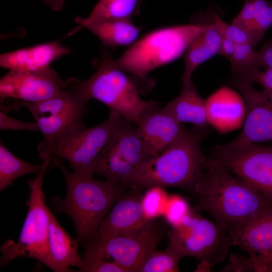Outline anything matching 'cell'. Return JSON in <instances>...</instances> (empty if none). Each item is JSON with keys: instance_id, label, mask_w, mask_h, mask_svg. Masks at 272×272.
<instances>
[{"instance_id": "obj_19", "label": "cell", "mask_w": 272, "mask_h": 272, "mask_svg": "<svg viewBox=\"0 0 272 272\" xmlns=\"http://www.w3.org/2000/svg\"><path fill=\"white\" fill-rule=\"evenodd\" d=\"M75 20L79 27L88 29L104 45L110 47L132 45L137 40L142 30L130 19L87 20L77 17Z\"/></svg>"}, {"instance_id": "obj_1", "label": "cell", "mask_w": 272, "mask_h": 272, "mask_svg": "<svg viewBox=\"0 0 272 272\" xmlns=\"http://www.w3.org/2000/svg\"><path fill=\"white\" fill-rule=\"evenodd\" d=\"M191 191L196 197L193 209L208 213L226 232L272 215V197L234 177L213 156L208 158Z\"/></svg>"}, {"instance_id": "obj_37", "label": "cell", "mask_w": 272, "mask_h": 272, "mask_svg": "<svg viewBox=\"0 0 272 272\" xmlns=\"http://www.w3.org/2000/svg\"><path fill=\"white\" fill-rule=\"evenodd\" d=\"M257 64L259 68L272 69V40L267 41L257 51Z\"/></svg>"}, {"instance_id": "obj_4", "label": "cell", "mask_w": 272, "mask_h": 272, "mask_svg": "<svg viewBox=\"0 0 272 272\" xmlns=\"http://www.w3.org/2000/svg\"><path fill=\"white\" fill-rule=\"evenodd\" d=\"M205 27L192 23L157 29L137 40L114 62L147 92L154 84L148 76L149 73L183 55L192 40Z\"/></svg>"}, {"instance_id": "obj_28", "label": "cell", "mask_w": 272, "mask_h": 272, "mask_svg": "<svg viewBox=\"0 0 272 272\" xmlns=\"http://www.w3.org/2000/svg\"><path fill=\"white\" fill-rule=\"evenodd\" d=\"M254 11L253 36L257 44L272 26V2L252 0Z\"/></svg>"}, {"instance_id": "obj_21", "label": "cell", "mask_w": 272, "mask_h": 272, "mask_svg": "<svg viewBox=\"0 0 272 272\" xmlns=\"http://www.w3.org/2000/svg\"><path fill=\"white\" fill-rule=\"evenodd\" d=\"M229 234L231 246H237L250 255L270 252L272 215L256 219Z\"/></svg>"}, {"instance_id": "obj_24", "label": "cell", "mask_w": 272, "mask_h": 272, "mask_svg": "<svg viewBox=\"0 0 272 272\" xmlns=\"http://www.w3.org/2000/svg\"><path fill=\"white\" fill-rule=\"evenodd\" d=\"M135 170L136 168L118 154L110 143L99 158L94 175H99L115 184L126 185Z\"/></svg>"}, {"instance_id": "obj_17", "label": "cell", "mask_w": 272, "mask_h": 272, "mask_svg": "<svg viewBox=\"0 0 272 272\" xmlns=\"http://www.w3.org/2000/svg\"><path fill=\"white\" fill-rule=\"evenodd\" d=\"M79 243L61 227L50 210L48 246L52 270L56 272L74 271L70 268L81 269L83 259L78 252Z\"/></svg>"}, {"instance_id": "obj_2", "label": "cell", "mask_w": 272, "mask_h": 272, "mask_svg": "<svg viewBox=\"0 0 272 272\" xmlns=\"http://www.w3.org/2000/svg\"><path fill=\"white\" fill-rule=\"evenodd\" d=\"M54 165L62 173L66 184L64 198L51 199V205L73 220L77 239L82 246L91 242L103 219L121 194L122 185L70 171L61 158L51 156Z\"/></svg>"}, {"instance_id": "obj_26", "label": "cell", "mask_w": 272, "mask_h": 272, "mask_svg": "<svg viewBox=\"0 0 272 272\" xmlns=\"http://www.w3.org/2000/svg\"><path fill=\"white\" fill-rule=\"evenodd\" d=\"M43 165V162L39 165L33 164L17 158L1 141L0 191L12 185L18 177L29 173H38Z\"/></svg>"}, {"instance_id": "obj_32", "label": "cell", "mask_w": 272, "mask_h": 272, "mask_svg": "<svg viewBox=\"0 0 272 272\" xmlns=\"http://www.w3.org/2000/svg\"><path fill=\"white\" fill-rule=\"evenodd\" d=\"M212 22L221 36H224L235 44L250 43L255 46L251 36L238 26L225 22L216 13L212 11Z\"/></svg>"}, {"instance_id": "obj_27", "label": "cell", "mask_w": 272, "mask_h": 272, "mask_svg": "<svg viewBox=\"0 0 272 272\" xmlns=\"http://www.w3.org/2000/svg\"><path fill=\"white\" fill-rule=\"evenodd\" d=\"M182 257L167 246L163 251L155 250L143 262L138 272H177Z\"/></svg>"}, {"instance_id": "obj_18", "label": "cell", "mask_w": 272, "mask_h": 272, "mask_svg": "<svg viewBox=\"0 0 272 272\" xmlns=\"http://www.w3.org/2000/svg\"><path fill=\"white\" fill-rule=\"evenodd\" d=\"M206 102L209 124L219 129L236 126L245 111L242 96L227 87L220 88Z\"/></svg>"}, {"instance_id": "obj_9", "label": "cell", "mask_w": 272, "mask_h": 272, "mask_svg": "<svg viewBox=\"0 0 272 272\" xmlns=\"http://www.w3.org/2000/svg\"><path fill=\"white\" fill-rule=\"evenodd\" d=\"M124 118L114 112L101 123L91 127L84 123L72 128L55 143L51 156L67 161L73 172L93 176L97 162L112 141Z\"/></svg>"}, {"instance_id": "obj_35", "label": "cell", "mask_w": 272, "mask_h": 272, "mask_svg": "<svg viewBox=\"0 0 272 272\" xmlns=\"http://www.w3.org/2000/svg\"><path fill=\"white\" fill-rule=\"evenodd\" d=\"M243 6L239 13L233 19L231 23L246 31L252 38L254 22V6L252 0H243Z\"/></svg>"}, {"instance_id": "obj_10", "label": "cell", "mask_w": 272, "mask_h": 272, "mask_svg": "<svg viewBox=\"0 0 272 272\" xmlns=\"http://www.w3.org/2000/svg\"><path fill=\"white\" fill-rule=\"evenodd\" d=\"M212 154L241 180L272 197V146L234 139Z\"/></svg>"}, {"instance_id": "obj_30", "label": "cell", "mask_w": 272, "mask_h": 272, "mask_svg": "<svg viewBox=\"0 0 272 272\" xmlns=\"http://www.w3.org/2000/svg\"><path fill=\"white\" fill-rule=\"evenodd\" d=\"M233 75L257 67V51L250 43L236 44L234 51L229 59Z\"/></svg>"}, {"instance_id": "obj_22", "label": "cell", "mask_w": 272, "mask_h": 272, "mask_svg": "<svg viewBox=\"0 0 272 272\" xmlns=\"http://www.w3.org/2000/svg\"><path fill=\"white\" fill-rule=\"evenodd\" d=\"M221 36L212 23L206 25L189 44L183 54L184 70L181 81L182 84L192 81L195 70L201 63L219 54Z\"/></svg>"}, {"instance_id": "obj_38", "label": "cell", "mask_w": 272, "mask_h": 272, "mask_svg": "<svg viewBox=\"0 0 272 272\" xmlns=\"http://www.w3.org/2000/svg\"><path fill=\"white\" fill-rule=\"evenodd\" d=\"M250 255L252 259L255 271H259L262 265L272 263V251L264 254Z\"/></svg>"}, {"instance_id": "obj_39", "label": "cell", "mask_w": 272, "mask_h": 272, "mask_svg": "<svg viewBox=\"0 0 272 272\" xmlns=\"http://www.w3.org/2000/svg\"><path fill=\"white\" fill-rule=\"evenodd\" d=\"M235 45L236 44L229 39L221 36V45L219 54L223 55L229 59L234 51Z\"/></svg>"}, {"instance_id": "obj_6", "label": "cell", "mask_w": 272, "mask_h": 272, "mask_svg": "<svg viewBox=\"0 0 272 272\" xmlns=\"http://www.w3.org/2000/svg\"><path fill=\"white\" fill-rule=\"evenodd\" d=\"M66 82V87L50 98L35 103L22 101L43 136L37 146L42 160L51 157L50 152L56 141L72 128L83 123L88 112V101L77 88L75 78Z\"/></svg>"}, {"instance_id": "obj_33", "label": "cell", "mask_w": 272, "mask_h": 272, "mask_svg": "<svg viewBox=\"0 0 272 272\" xmlns=\"http://www.w3.org/2000/svg\"><path fill=\"white\" fill-rule=\"evenodd\" d=\"M233 76L251 84H259L262 87V91L272 101V69L264 68L261 70L259 67H254L241 73L233 75Z\"/></svg>"}, {"instance_id": "obj_7", "label": "cell", "mask_w": 272, "mask_h": 272, "mask_svg": "<svg viewBox=\"0 0 272 272\" xmlns=\"http://www.w3.org/2000/svg\"><path fill=\"white\" fill-rule=\"evenodd\" d=\"M43 168L34 179L28 181L29 197L26 204L28 210L17 242L9 240L1 247V265H4L18 256L34 258L50 269L48 246L50 209L47 206L42 183L51 157L42 160Z\"/></svg>"}, {"instance_id": "obj_20", "label": "cell", "mask_w": 272, "mask_h": 272, "mask_svg": "<svg viewBox=\"0 0 272 272\" xmlns=\"http://www.w3.org/2000/svg\"><path fill=\"white\" fill-rule=\"evenodd\" d=\"M164 107L180 123L208 128L209 124L206 100L198 94L192 81L182 84L180 94Z\"/></svg>"}, {"instance_id": "obj_3", "label": "cell", "mask_w": 272, "mask_h": 272, "mask_svg": "<svg viewBox=\"0 0 272 272\" xmlns=\"http://www.w3.org/2000/svg\"><path fill=\"white\" fill-rule=\"evenodd\" d=\"M208 133V128L185 129L159 155L137 169L126 185L176 187L191 191L208 159L201 149Z\"/></svg>"}, {"instance_id": "obj_29", "label": "cell", "mask_w": 272, "mask_h": 272, "mask_svg": "<svg viewBox=\"0 0 272 272\" xmlns=\"http://www.w3.org/2000/svg\"><path fill=\"white\" fill-rule=\"evenodd\" d=\"M84 247L85 250L81 255L83 265L79 271L125 272L115 262L106 260L104 256L89 247Z\"/></svg>"}, {"instance_id": "obj_15", "label": "cell", "mask_w": 272, "mask_h": 272, "mask_svg": "<svg viewBox=\"0 0 272 272\" xmlns=\"http://www.w3.org/2000/svg\"><path fill=\"white\" fill-rule=\"evenodd\" d=\"M137 132L156 157L186 129L165 107L159 104L146 110L137 124Z\"/></svg>"}, {"instance_id": "obj_34", "label": "cell", "mask_w": 272, "mask_h": 272, "mask_svg": "<svg viewBox=\"0 0 272 272\" xmlns=\"http://www.w3.org/2000/svg\"><path fill=\"white\" fill-rule=\"evenodd\" d=\"M192 210L183 198L173 195L168 197L164 214L165 219L171 227H175Z\"/></svg>"}, {"instance_id": "obj_25", "label": "cell", "mask_w": 272, "mask_h": 272, "mask_svg": "<svg viewBox=\"0 0 272 272\" xmlns=\"http://www.w3.org/2000/svg\"><path fill=\"white\" fill-rule=\"evenodd\" d=\"M144 0H99L85 19H130L139 14Z\"/></svg>"}, {"instance_id": "obj_8", "label": "cell", "mask_w": 272, "mask_h": 272, "mask_svg": "<svg viewBox=\"0 0 272 272\" xmlns=\"http://www.w3.org/2000/svg\"><path fill=\"white\" fill-rule=\"evenodd\" d=\"M193 210L177 226L168 232V246L182 258L192 256L200 260L196 271H207L224 261L231 246L226 232L215 222Z\"/></svg>"}, {"instance_id": "obj_23", "label": "cell", "mask_w": 272, "mask_h": 272, "mask_svg": "<svg viewBox=\"0 0 272 272\" xmlns=\"http://www.w3.org/2000/svg\"><path fill=\"white\" fill-rule=\"evenodd\" d=\"M133 122L124 119L111 146L136 169L156 156L137 132Z\"/></svg>"}, {"instance_id": "obj_31", "label": "cell", "mask_w": 272, "mask_h": 272, "mask_svg": "<svg viewBox=\"0 0 272 272\" xmlns=\"http://www.w3.org/2000/svg\"><path fill=\"white\" fill-rule=\"evenodd\" d=\"M161 186H154L148 188V190L142 196V203L145 215L151 220L164 214L168 197Z\"/></svg>"}, {"instance_id": "obj_11", "label": "cell", "mask_w": 272, "mask_h": 272, "mask_svg": "<svg viewBox=\"0 0 272 272\" xmlns=\"http://www.w3.org/2000/svg\"><path fill=\"white\" fill-rule=\"evenodd\" d=\"M161 238V232L150 221L136 230L83 246L93 249L104 257H110L125 272H138L146 258L156 250Z\"/></svg>"}, {"instance_id": "obj_40", "label": "cell", "mask_w": 272, "mask_h": 272, "mask_svg": "<svg viewBox=\"0 0 272 272\" xmlns=\"http://www.w3.org/2000/svg\"><path fill=\"white\" fill-rule=\"evenodd\" d=\"M52 11H59L64 6V0H40Z\"/></svg>"}, {"instance_id": "obj_14", "label": "cell", "mask_w": 272, "mask_h": 272, "mask_svg": "<svg viewBox=\"0 0 272 272\" xmlns=\"http://www.w3.org/2000/svg\"><path fill=\"white\" fill-rule=\"evenodd\" d=\"M141 196L138 193H122L102 221L90 243L103 241L112 237L139 229L151 220L146 217Z\"/></svg>"}, {"instance_id": "obj_16", "label": "cell", "mask_w": 272, "mask_h": 272, "mask_svg": "<svg viewBox=\"0 0 272 272\" xmlns=\"http://www.w3.org/2000/svg\"><path fill=\"white\" fill-rule=\"evenodd\" d=\"M71 50L57 41L39 44L6 52L0 56V65L9 70L33 71L50 66Z\"/></svg>"}, {"instance_id": "obj_5", "label": "cell", "mask_w": 272, "mask_h": 272, "mask_svg": "<svg viewBox=\"0 0 272 272\" xmlns=\"http://www.w3.org/2000/svg\"><path fill=\"white\" fill-rule=\"evenodd\" d=\"M95 73L84 81L75 79L76 85L87 100H97L110 110L137 124L142 114L158 104L140 97L145 91L140 83L114 63L106 52L97 62Z\"/></svg>"}, {"instance_id": "obj_36", "label": "cell", "mask_w": 272, "mask_h": 272, "mask_svg": "<svg viewBox=\"0 0 272 272\" xmlns=\"http://www.w3.org/2000/svg\"><path fill=\"white\" fill-rule=\"evenodd\" d=\"M7 112L0 110V129H26L37 130L36 123L25 122L14 119L7 115Z\"/></svg>"}, {"instance_id": "obj_12", "label": "cell", "mask_w": 272, "mask_h": 272, "mask_svg": "<svg viewBox=\"0 0 272 272\" xmlns=\"http://www.w3.org/2000/svg\"><path fill=\"white\" fill-rule=\"evenodd\" d=\"M66 86L50 66L33 71L9 70L0 80L1 102L8 99L35 103L46 100Z\"/></svg>"}, {"instance_id": "obj_13", "label": "cell", "mask_w": 272, "mask_h": 272, "mask_svg": "<svg viewBox=\"0 0 272 272\" xmlns=\"http://www.w3.org/2000/svg\"><path fill=\"white\" fill-rule=\"evenodd\" d=\"M230 82L241 93L245 107L243 127L235 140L254 143L272 141V101L244 80L232 76Z\"/></svg>"}]
</instances>
